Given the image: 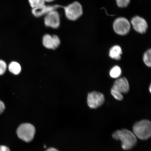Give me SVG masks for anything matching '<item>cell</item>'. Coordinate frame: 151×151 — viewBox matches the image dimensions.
<instances>
[{"label":"cell","mask_w":151,"mask_h":151,"mask_svg":"<svg viewBox=\"0 0 151 151\" xmlns=\"http://www.w3.org/2000/svg\"><path fill=\"white\" fill-rule=\"evenodd\" d=\"M133 133L136 137L142 140L148 139L151 135V124L148 120L137 122L133 127Z\"/></svg>","instance_id":"2"},{"label":"cell","mask_w":151,"mask_h":151,"mask_svg":"<svg viewBox=\"0 0 151 151\" xmlns=\"http://www.w3.org/2000/svg\"><path fill=\"white\" fill-rule=\"evenodd\" d=\"M7 68V65L5 62L0 60V75L4 74Z\"/></svg>","instance_id":"18"},{"label":"cell","mask_w":151,"mask_h":151,"mask_svg":"<svg viewBox=\"0 0 151 151\" xmlns=\"http://www.w3.org/2000/svg\"><path fill=\"white\" fill-rule=\"evenodd\" d=\"M129 89V84L127 79L122 77L115 81L111 90V93L115 99L121 101L123 99L122 94L127 93Z\"/></svg>","instance_id":"3"},{"label":"cell","mask_w":151,"mask_h":151,"mask_svg":"<svg viewBox=\"0 0 151 151\" xmlns=\"http://www.w3.org/2000/svg\"><path fill=\"white\" fill-rule=\"evenodd\" d=\"M9 69L11 73L15 75H18L21 71V67L19 64L16 62H12L9 64Z\"/></svg>","instance_id":"13"},{"label":"cell","mask_w":151,"mask_h":151,"mask_svg":"<svg viewBox=\"0 0 151 151\" xmlns=\"http://www.w3.org/2000/svg\"><path fill=\"white\" fill-rule=\"evenodd\" d=\"M105 101L104 94L99 92L93 91L88 93L87 103L88 106L91 109H96L101 106Z\"/></svg>","instance_id":"7"},{"label":"cell","mask_w":151,"mask_h":151,"mask_svg":"<svg viewBox=\"0 0 151 151\" xmlns=\"http://www.w3.org/2000/svg\"><path fill=\"white\" fill-rule=\"evenodd\" d=\"M46 151H58L56 149L54 148H50L48 149Z\"/></svg>","instance_id":"21"},{"label":"cell","mask_w":151,"mask_h":151,"mask_svg":"<svg viewBox=\"0 0 151 151\" xmlns=\"http://www.w3.org/2000/svg\"><path fill=\"white\" fill-rule=\"evenodd\" d=\"M63 8L66 17L69 20H76L83 14L82 5L78 2H74L67 6L63 7Z\"/></svg>","instance_id":"5"},{"label":"cell","mask_w":151,"mask_h":151,"mask_svg":"<svg viewBox=\"0 0 151 151\" xmlns=\"http://www.w3.org/2000/svg\"><path fill=\"white\" fill-rule=\"evenodd\" d=\"M35 132V128L32 124L24 123L19 126L17 133L20 139L26 142H29L33 139Z\"/></svg>","instance_id":"4"},{"label":"cell","mask_w":151,"mask_h":151,"mask_svg":"<svg viewBox=\"0 0 151 151\" xmlns=\"http://www.w3.org/2000/svg\"><path fill=\"white\" fill-rule=\"evenodd\" d=\"M5 109V105L3 101H0V114L3 113Z\"/></svg>","instance_id":"19"},{"label":"cell","mask_w":151,"mask_h":151,"mask_svg":"<svg viewBox=\"0 0 151 151\" xmlns=\"http://www.w3.org/2000/svg\"><path fill=\"white\" fill-rule=\"evenodd\" d=\"M28 1L32 9L39 8L45 4L44 0H28Z\"/></svg>","instance_id":"15"},{"label":"cell","mask_w":151,"mask_h":151,"mask_svg":"<svg viewBox=\"0 0 151 151\" xmlns=\"http://www.w3.org/2000/svg\"><path fill=\"white\" fill-rule=\"evenodd\" d=\"M0 151H10V150L8 147L4 145H1L0 146Z\"/></svg>","instance_id":"20"},{"label":"cell","mask_w":151,"mask_h":151,"mask_svg":"<svg viewBox=\"0 0 151 151\" xmlns=\"http://www.w3.org/2000/svg\"><path fill=\"white\" fill-rule=\"evenodd\" d=\"M45 3L46 2H51L53 1H54V0H44Z\"/></svg>","instance_id":"22"},{"label":"cell","mask_w":151,"mask_h":151,"mask_svg":"<svg viewBox=\"0 0 151 151\" xmlns=\"http://www.w3.org/2000/svg\"><path fill=\"white\" fill-rule=\"evenodd\" d=\"M117 4L121 8L125 7L128 6L131 0H116Z\"/></svg>","instance_id":"17"},{"label":"cell","mask_w":151,"mask_h":151,"mask_svg":"<svg viewBox=\"0 0 151 151\" xmlns=\"http://www.w3.org/2000/svg\"><path fill=\"white\" fill-rule=\"evenodd\" d=\"M122 54V50L121 47L118 45H115L110 49L109 55L112 59L119 60L121 59Z\"/></svg>","instance_id":"12"},{"label":"cell","mask_w":151,"mask_h":151,"mask_svg":"<svg viewBox=\"0 0 151 151\" xmlns=\"http://www.w3.org/2000/svg\"><path fill=\"white\" fill-rule=\"evenodd\" d=\"M60 7H63V6L58 5H46L45 4L39 8L32 9V13L34 16L39 17L44 15H46L48 13Z\"/></svg>","instance_id":"11"},{"label":"cell","mask_w":151,"mask_h":151,"mask_svg":"<svg viewBox=\"0 0 151 151\" xmlns=\"http://www.w3.org/2000/svg\"><path fill=\"white\" fill-rule=\"evenodd\" d=\"M131 24L134 29L139 33H145L148 28V24L146 20L139 16H135L132 18Z\"/></svg>","instance_id":"10"},{"label":"cell","mask_w":151,"mask_h":151,"mask_svg":"<svg viewBox=\"0 0 151 151\" xmlns=\"http://www.w3.org/2000/svg\"><path fill=\"white\" fill-rule=\"evenodd\" d=\"M112 136L115 139L122 142V147L124 150H129L137 142V137L133 132L126 129L118 130L114 132Z\"/></svg>","instance_id":"1"},{"label":"cell","mask_w":151,"mask_h":151,"mask_svg":"<svg viewBox=\"0 0 151 151\" xmlns=\"http://www.w3.org/2000/svg\"><path fill=\"white\" fill-rule=\"evenodd\" d=\"M151 49H150L145 52L143 57V61L145 65L150 67H151Z\"/></svg>","instance_id":"16"},{"label":"cell","mask_w":151,"mask_h":151,"mask_svg":"<svg viewBox=\"0 0 151 151\" xmlns=\"http://www.w3.org/2000/svg\"><path fill=\"white\" fill-rule=\"evenodd\" d=\"M60 42L59 37L55 35L52 36L47 34L43 37V45L47 49L54 50L59 46Z\"/></svg>","instance_id":"9"},{"label":"cell","mask_w":151,"mask_h":151,"mask_svg":"<svg viewBox=\"0 0 151 151\" xmlns=\"http://www.w3.org/2000/svg\"><path fill=\"white\" fill-rule=\"evenodd\" d=\"M114 31L119 35H127L131 29V24L127 19L120 17L116 19L113 24Z\"/></svg>","instance_id":"6"},{"label":"cell","mask_w":151,"mask_h":151,"mask_svg":"<svg viewBox=\"0 0 151 151\" xmlns=\"http://www.w3.org/2000/svg\"><path fill=\"white\" fill-rule=\"evenodd\" d=\"M122 74V70L120 67L116 65L113 67L111 70L109 74L113 78H118Z\"/></svg>","instance_id":"14"},{"label":"cell","mask_w":151,"mask_h":151,"mask_svg":"<svg viewBox=\"0 0 151 151\" xmlns=\"http://www.w3.org/2000/svg\"><path fill=\"white\" fill-rule=\"evenodd\" d=\"M45 25L53 28L59 27L60 24L59 14L58 11L54 10L46 15L44 19Z\"/></svg>","instance_id":"8"},{"label":"cell","mask_w":151,"mask_h":151,"mask_svg":"<svg viewBox=\"0 0 151 151\" xmlns=\"http://www.w3.org/2000/svg\"><path fill=\"white\" fill-rule=\"evenodd\" d=\"M151 86H150V92H151Z\"/></svg>","instance_id":"23"}]
</instances>
